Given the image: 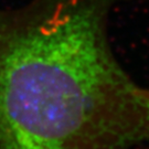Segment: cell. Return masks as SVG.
Instances as JSON below:
<instances>
[{
    "instance_id": "cell-1",
    "label": "cell",
    "mask_w": 149,
    "mask_h": 149,
    "mask_svg": "<svg viewBox=\"0 0 149 149\" xmlns=\"http://www.w3.org/2000/svg\"><path fill=\"white\" fill-rule=\"evenodd\" d=\"M113 0H32L0 10V149H135L149 87L108 39Z\"/></svg>"
}]
</instances>
